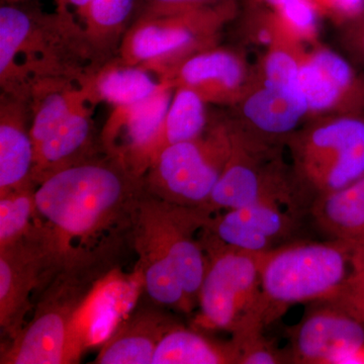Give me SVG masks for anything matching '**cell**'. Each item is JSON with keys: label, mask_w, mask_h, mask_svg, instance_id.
<instances>
[{"label": "cell", "mask_w": 364, "mask_h": 364, "mask_svg": "<svg viewBox=\"0 0 364 364\" xmlns=\"http://www.w3.org/2000/svg\"><path fill=\"white\" fill-rule=\"evenodd\" d=\"M144 191L105 151L55 172L36 186V220L60 267L105 265L131 235Z\"/></svg>", "instance_id": "6da1fadb"}, {"label": "cell", "mask_w": 364, "mask_h": 364, "mask_svg": "<svg viewBox=\"0 0 364 364\" xmlns=\"http://www.w3.org/2000/svg\"><path fill=\"white\" fill-rule=\"evenodd\" d=\"M102 63L72 14L0 7L2 93L28 102L33 86L42 81L66 79L81 85Z\"/></svg>", "instance_id": "7a4b0ae2"}, {"label": "cell", "mask_w": 364, "mask_h": 364, "mask_svg": "<svg viewBox=\"0 0 364 364\" xmlns=\"http://www.w3.org/2000/svg\"><path fill=\"white\" fill-rule=\"evenodd\" d=\"M351 273L352 243L338 239H299L261 254L265 327L294 305L334 299Z\"/></svg>", "instance_id": "3957f363"}, {"label": "cell", "mask_w": 364, "mask_h": 364, "mask_svg": "<svg viewBox=\"0 0 364 364\" xmlns=\"http://www.w3.org/2000/svg\"><path fill=\"white\" fill-rule=\"evenodd\" d=\"M208 267L198 294L193 327L200 331H226L238 339L264 331L261 291V254L227 247L203 231Z\"/></svg>", "instance_id": "277c9868"}, {"label": "cell", "mask_w": 364, "mask_h": 364, "mask_svg": "<svg viewBox=\"0 0 364 364\" xmlns=\"http://www.w3.org/2000/svg\"><path fill=\"white\" fill-rule=\"evenodd\" d=\"M102 267L62 268L40 294L33 318L1 353L2 364H69L82 352L73 322Z\"/></svg>", "instance_id": "5b68a950"}, {"label": "cell", "mask_w": 364, "mask_h": 364, "mask_svg": "<svg viewBox=\"0 0 364 364\" xmlns=\"http://www.w3.org/2000/svg\"><path fill=\"white\" fill-rule=\"evenodd\" d=\"M229 128L231 156L203 210L214 215L255 203H274L310 215L311 203L299 188L291 166L282 162L280 147Z\"/></svg>", "instance_id": "8992f818"}, {"label": "cell", "mask_w": 364, "mask_h": 364, "mask_svg": "<svg viewBox=\"0 0 364 364\" xmlns=\"http://www.w3.org/2000/svg\"><path fill=\"white\" fill-rule=\"evenodd\" d=\"M291 169L311 203L364 176V117L341 114L296 132L287 143Z\"/></svg>", "instance_id": "52a82bcc"}, {"label": "cell", "mask_w": 364, "mask_h": 364, "mask_svg": "<svg viewBox=\"0 0 364 364\" xmlns=\"http://www.w3.org/2000/svg\"><path fill=\"white\" fill-rule=\"evenodd\" d=\"M231 152L229 127L215 124L195 140L160 151L143 176L144 188L165 202L205 208Z\"/></svg>", "instance_id": "ba28073f"}, {"label": "cell", "mask_w": 364, "mask_h": 364, "mask_svg": "<svg viewBox=\"0 0 364 364\" xmlns=\"http://www.w3.org/2000/svg\"><path fill=\"white\" fill-rule=\"evenodd\" d=\"M232 11L230 0L188 13L136 18L124 33L117 56L159 77L181 59L207 49L210 37Z\"/></svg>", "instance_id": "9c48e42d"}, {"label": "cell", "mask_w": 364, "mask_h": 364, "mask_svg": "<svg viewBox=\"0 0 364 364\" xmlns=\"http://www.w3.org/2000/svg\"><path fill=\"white\" fill-rule=\"evenodd\" d=\"M135 215L155 235L173 263L184 291L198 306V294L208 267L203 231L210 215L203 208L165 202L144 188Z\"/></svg>", "instance_id": "30bf717a"}, {"label": "cell", "mask_w": 364, "mask_h": 364, "mask_svg": "<svg viewBox=\"0 0 364 364\" xmlns=\"http://www.w3.org/2000/svg\"><path fill=\"white\" fill-rule=\"evenodd\" d=\"M59 269L37 221L20 240L0 247V325L9 339L18 336L33 298Z\"/></svg>", "instance_id": "8fae6325"}, {"label": "cell", "mask_w": 364, "mask_h": 364, "mask_svg": "<svg viewBox=\"0 0 364 364\" xmlns=\"http://www.w3.org/2000/svg\"><path fill=\"white\" fill-rule=\"evenodd\" d=\"M291 363L364 364V324L330 301L313 303L287 329Z\"/></svg>", "instance_id": "7c38bea8"}, {"label": "cell", "mask_w": 364, "mask_h": 364, "mask_svg": "<svg viewBox=\"0 0 364 364\" xmlns=\"http://www.w3.org/2000/svg\"><path fill=\"white\" fill-rule=\"evenodd\" d=\"M174 90V86L164 82L151 97L114 107L100 132L105 152L136 177L143 178L154 159L158 136Z\"/></svg>", "instance_id": "4fadbf2b"}, {"label": "cell", "mask_w": 364, "mask_h": 364, "mask_svg": "<svg viewBox=\"0 0 364 364\" xmlns=\"http://www.w3.org/2000/svg\"><path fill=\"white\" fill-rule=\"evenodd\" d=\"M308 218L310 215L274 203H255L210 215L205 233L227 247L267 253L303 239Z\"/></svg>", "instance_id": "5bb4252c"}, {"label": "cell", "mask_w": 364, "mask_h": 364, "mask_svg": "<svg viewBox=\"0 0 364 364\" xmlns=\"http://www.w3.org/2000/svg\"><path fill=\"white\" fill-rule=\"evenodd\" d=\"M143 289L145 279L138 263L132 272L114 268L95 280L74 318V337L82 353L111 338L130 317Z\"/></svg>", "instance_id": "9a60e30c"}, {"label": "cell", "mask_w": 364, "mask_h": 364, "mask_svg": "<svg viewBox=\"0 0 364 364\" xmlns=\"http://www.w3.org/2000/svg\"><path fill=\"white\" fill-rule=\"evenodd\" d=\"M95 105L86 100L39 143L33 145L32 181L36 186L48 176L104 152L92 119Z\"/></svg>", "instance_id": "2e32d148"}, {"label": "cell", "mask_w": 364, "mask_h": 364, "mask_svg": "<svg viewBox=\"0 0 364 364\" xmlns=\"http://www.w3.org/2000/svg\"><path fill=\"white\" fill-rule=\"evenodd\" d=\"M159 78L196 90L205 102H225L240 91L245 67L234 53L207 48L170 66Z\"/></svg>", "instance_id": "e0dca14e"}, {"label": "cell", "mask_w": 364, "mask_h": 364, "mask_svg": "<svg viewBox=\"0 0 364 364\" xmlns=\"http://www.w3.org/2000/svg\"><path fill=\"white\" fill-rule=\"evenodd\" d=\"M309 112L299 86L287 87L263 82L262 87L243 100L242 114L250 130H240L260 142L280 147L296 133Z\"/></svg>", "instance_id": "ac0fdd59"}, {"label": "cell", "mask_w": 364, "mask_h": 364, "mask_svg": "<svg viewBox=\"0 0 364 364\" xmlns=\"http://www.w3.org/2000/svg\"><path fill=\"white\" fill-rule=\"evenodd\" d=\"M31 107L26 100L1 92L0 196L35 186L32 181L35 149L31 136Z\"/></svg>", "instance_id": "d6986e66"}, {"label": "cell", "mask_w": 364, "mask_h": 364, "mask_svg": "<svg viewBox=\"0 0 364 364\" xmlns=\"http://www.w3.org/2000/svg\"><path fill=\"white\" fill-rule=\"evenodd\" d=\"M132 242L142 268L148 296L160 306L191 314L195 305L182 287L176 267L152 231L134 214Z\"/></svg>", "instance_id": "ffe728a7"}, {"label": "cell", "mask_w": 364, "mask_h": 364, "mask_svg": "<svg viewBox=\"0 0 364 364\" xmlns=\"http://www.w3.org/2000/svg\"><path fill=\"white\" fill-rule=\"evenodd\" d=\"M166 314L139 311L117 328L95 358L98 364H152L153 355L163 335L176 325Z\"/></svg>", "instance_id": "44dd1931"}, {"label": "cell", "mask_w": 364, "mask_h": 364, "mask_svg": "<svg viewBox=\"0 0 364 364\" xmlns=\"http://www.w3.org/2000/svg\"><path fill=\"white\" fill-rule=\"evenodd\" d=\"M153 72L130 65L119 56L95 67L82 82L83 90L92 105L107 102L112 107L135 104L151 97L163 85Z\"/></svg>", "instance_id": "7402d4cb"}, {"label": "cell", "mask_w": 364, "mask_h": 364, "mask_svg": "<svg viewBox=\"0 0 364 364\" xmlns=\"http://www.w3.org/2000/svg\"><path fill=\"white\" fill-rule=\"evenodd\" d=\"M310 220L328 239L364 243V176L314 200Z\"/></svg>", "instance_id": "603a6c76"}, {"label": "cell", "mask_w": 364, "mask_h": 364, "mask_svg": "<svg viewBox=\"0 0 364 364\" xmlns=\"http://www.w3.org/2000/svg\"><path fill=\"white\" fill-rule=\"evenodd\" d=\"M238 355L233 342L215 341L177 323L163 335L152 364H238Z\"/></svg>", "instance_id": "cb8c5ba5"}, {"label": "cell", "mask_w": 364, "mask_h": 364, "mask_svg": "<svg viewBox=\"0 0 364 364\" xmlns=\"http://www.w3.org/2000/svg\"><path fill=\"white\" fill-rule=\"evenodd\" d=\"M136 9V0H91L78 14L86 40L100 61L112 58L114 49L119 51Z\"/></svg>", "instance_id": "d4e9b609"}, {"label": "cell", "mask_w": 364, "mask_h": 364, "mask_svg": "<svg viewBox=\"0 0 364 364\" xmlns=\"http://www.w3.org/2000/svg\"><path fill=\"white\" fill-rule=\"evenodd\" d=\"M207 130V111L203 98L191 88L176 87L158 136L155 157L164 148L195 140Z\"/></svg>", "instance_id": "484cf974"}, {"label": "cell", "mask_w": 364, "mask_h": 364, "mask_svg": "<svg viewBox=\"0 0 364 364\" xmlns=\"http://www.w3.org/2000/svg\"><path fill=\"white\" fill-rule=\"evenodd\" d=\"M35 186L0 196V247L28 234L36 223Z\"/></svg>", "instance_id": "4316f807"}, {"label": "cell", "mask_w": 364, "mask_h": 364, "mask_svg": "<svg viewBox=\"0 0 364 364\" xmlns=\"http://www.w3.org/2000/svg\"><path fill=\"white\" fill-rule=\"evenodd\" d=\"M231 341L238 349V364L291 363L287 349L280 350L264 336V331L251 333Z\"/></svg>", "instance_id": "83f0119b"}, {"label": "cell", "mask_w": 364, "mask_h": 364, "mask_svg": "<svg viewBox=\"0 0 364 364\" xmlns=\"http://www.w3.org/2000/svg\"><path fill=\"white\" fill-rule=\"evenodd\" d=\"M227 1L230 0H136L135 20L188 13Z\"/></svg>", "instance_id": "f1b7e54d"}, {"label": "cell", "mask_w": 364, "mask_h": 364, "mask_svg": "<svg viewBox=\"0 0 364 364\" xmlns=\"http://www.w3.org/2000/svg\"><path fill=\"white\" fill-rule=\"evenodd\" d=\"M301 64L289 52L274 50L264 61V81L269 85L298 87Z\"/></svg>", "instance_id": "f546056e"}, {"label": "cell", "mask_w": 364, "mask_h": 364, "mask_svg": "<svg viewBox=\"0 0 364 364\" xmlns=\"http://www.w3.org/2000/svg\"><path fill=\"white\" fill-rule=\"evenodd\" d=\"M280 18H284L296 32L311 33L317 25V6L315 0H294L277 9Z\"/></svg>", "instance_id": "4dcf8cb0"}, {"label": "cell", "mask_w": 364, "mask_h": 364, "mask_svg": "<svg viewBox=\"0 0 364 364\" xmlns=\"http://www.w3.org/2000/svg\"><path fill=\"white\" fill-rule=\"evenodd\" d=\"M330 301L364 324V286L348 279L341 291Z\"/></svg>", "instance_id": "1f68e13d"}, {"label": "cell", "mask_w": 364, "mask_h": 364, "mask_svg": "<svg viewBox=\"0 0 364 364\" xmlns=\"http://www.w3.org/2000/svg\"><path fill=\"white\" fill-rule=\"evenodd\" d=\"M346 45L354 60L364 66V16L347 23Z\"/></svg>", "instance_id": "d6a6232c"}, {"label": "cell", "mask_w": 364, "mask_h": 364, "mask_svg": "<svg viewBox=\"0 0 364 364\" xmlns=\"http://www.w3.org/2000/svg\"><path fill=\"white\" fill-rule=\"evenodd\" d=\"M317 1V0H315ZM345 23H350L364 16V0H320Z\"/></svg>", "instance_id": "836d02e7"}, {"label": "cell", "mask_w": 364, "mask_h": 364, "mask_svg": "<svg viewBox=\"0 0 364 364\" xmlns=\"http://www.w3.org/2000/svg\"><path fill=\"white\" fill-rule=\"evenodd\" d=\"M90 1L91 0H56L57 11L73 16V11L78 14Z\"/></svg>", "instance_id": "e575fe53"}, {"label": "cell", "mask_w": 364, "mask_h": 364, "mask_svg": "<svg viewBox=\"0 0 364 364\" xmlns=\"http://www.w3.org/2000/svg\"><path fill=\"white\" fill-rule=\"evenodd\" d=\"M251 1L254 4H262V6L272 7L274 11H277L287 2L294 1V0H251Z\"/></svg>", "instance_id": "d590c367"}]
</instances>
